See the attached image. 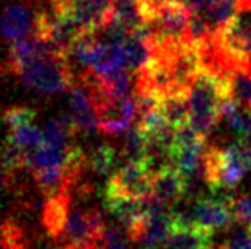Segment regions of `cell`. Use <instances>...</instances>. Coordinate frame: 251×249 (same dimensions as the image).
Here are the masks:
<instances>
[{
  "instance_id": "1",
  "label": "cell",
  "mask_w": 251,
  "mask_h": 249,
  "mask_svg": "<svg viewBox=\"0 0 251 249\" xmlns=\"http://www.w3.org/2000/svg\"><path fill=\"white\" fill-rule=\"evenodd\" d=\"M251 170V143L237 140L226 148L207 146L202 156V176L211 192L232 189Z\"/></svg>"
},
{
  "instance_id": "2",
  "label": "cell",
  "mask_w": 251,
  "mask_h": 249,
  "mask_svg": "<svg viewBox=\"0 0 251 249\" xmlns=\"http://www.w3.org/2000/svg\"><path fill=\"white\" fill-rule=\"evenodd\" d=\"M189 124L203 140L221 119V107L226 99H230L224 76L202 68L189 89Z\"/></svg>"
},
{
  "instance_id": "3",
  "label": "cell",
  "mask_w": 251,
  "mask_h": 249,
  "mask_svg": "<svg viewBox=\"0 0 251 249\" xmlns=\"http://www.w3.org/2000/svg\"><path fill=\"white\" fill-rule=\"evenodd\" d=\"M21 83L30 91L43 95L59 94L72 88L74 71L67 56L50 54L37 59L18 73Z\"/></svg>"
},
{
  "instance_id": "4",
  "label": "cell",
  "mask_w": 251,
  "mask_h": 249,
  "mask_svg": "<svg viewBox=\"0 0 251 249\" xmlns=\"http://www.w3.org/2000/svg\"><path fill=\"white\" fill-rule=\"evenodd\" d=\"M148 162L130 163L118 168L110 176L105 195H121L138 200H148L153 195V175Z\"/></svg>"
},
{
  "instance_id": "5",
  "label": "cell",
  "mask_w": 251,
  "mask_h": 249,
  "mask_svg": "<svg viewBox=\"0 0 251 249\" xmlns=\"http://www.w3.org/2000/svg\"><path fill=\"white\" fill-rule=\"evenodd\" d=\"M50 10L69 15L83 34H96L111 18V0H50Z\"/></svg>"
},
{
  "instance_id": "6",
  "label": "cell",
  "mask_w": 251,
  "mask_h": 249,
  "mask_svg": "<svg viewBox=\"0 0 251 249\" xmlns=\"http://www.w3.org/2000/svg\"><path fill=\"white\" fill-rule=\"evenodd\" d=\"M70 116L74 119L76 132L94 134L99 130V116L96 111L94 94L83 78H78L76 86L70 88L69 97Z\"/></svg>"
},
{
  "instance_id": "7",
  "label": "cell",
  "mask_w": 251,
  "mask_h": 249,
  "mask_svg": "<svg viewBox=\"0 0 251 249\" xmlns=\"http://www.w3.org/2000/svg\"><path fill=\"white\" fill-rule=\"evenodd\" d=\"M234 199L220 197V199H199L196 202L193 214V224L205 228L208 232L218 230V228H226L232 224L234 213H232Z\"/></svg>"
},
{
  "instance_id": "8",
  "label": "cell",
  "mask_w": 251,
  "mask_h": 249,
  "mask_svg": "<svg viewBox=\"0 0 251 249\" xmlns=\"http://www.w3.org/2000/svg\"><path fill=\"white\" fill-rule=\"evenodd\" d=\"M38 15L29 5L23 2H11L5 6L2 16V32L10 45L25 37H30L37 30Z\"/></svg>"
},
{
  "instance_id": "9",
  "label": "cell",
  "mask_w": 251,
  "mask_h": 249,
  "mask_svg": "<svg viewBox=\"0 0 251 249\" xmlns=\"http://www.w3.org/2000/svg\"><path fill=\"white\" fill-rule=\"evenodd\" d=\"M186 195V181L178 170L166 163L153 175V197L154 200L172 206Z\"/></svg>"
},
{
  "instance_id": "10",
  "label": "cell",
  "mask_w": 251,
  "mask_h": 249,
  "mask_svg": "<svg viewBox=\"0 0 251 249\" xmlns=\"http://www.w3.org/2000/svg\"><path fill=\"white\" fill-rule=\"evenodd\" d=\"M224 80L229 97L240 107L251 110V67L248 62L227 64L224 68Z\"/></svg>"
},
{
  "instance_id": "11",
  "label": "cell",
  "mask_w": 251,
  "mask_h": 249,
  "mask_svg": "<svg viewBox=\"0 0 251 249\" xmlns=\"http://www.w3.org/2000/svg\"><path fill=\"white\" fill-rule=\"evenodd\" d=\"M211 235H213V232H208L205 228H201L197 226H189V224H181V222L176 221V214H175L174 230H172L164 248L166 249H205L211 246Z\"/></svg>"
},
{
  "instance_id": "12",
  "label": "cell",
  "mask_w": 251,
  "mask_h": 249,
  "mask_svg": "<svg viewBox=\"0 0 251 249\" xmlns=\"http://www.w3.org/2000/svg\"><path fill=\"white\" fill-rule=\"evenodd\" d=\"M111 15L129 34L147 25L143 0H111Z\"/></svg>"
},
{
  "instance_id": "13",
  "label": "cell",
  "mask_w": 251,
  "mask_h": 249,
  "mask_svg": "<svg viewBox=\"0 0 251 249\" xmlns=\"http://www.w3.org/2000/svg\"><path fill=\"white\" fill-rule=\"evenodd\" d=\"M161 111L172 129L188 126L191 121V108L188 94H169L162 99Z\"/></svg>"
},
{
  "instance_id": "14",
  "label": "cell",
  "mask_w": 251,
  "mask_h": 249,
  "mask_svg": "<svg viewBox=\"0 0 251 249\" xmlns=\"http://www.w3.org/2000/svg\"><path fill=\"white\" fill-rule=\"evenodd\" d=\"M123 157H126L130 163H150V143L137 126L132 127L129 132L124 134L123 141Z\"/></svg>"
},
{
  "instance_id": "15",
  "label": "cell",
  "mask_w": 251,
  "mask_h": 249,
  "mask_svg": "<svg viewBox=\"0 0 251 249\" xmlns=\"http://www.w3.org/2000/svg\"><path fill=\"white\" fill-rule=\"evenodd\" d=\"M3 181L5 184H10L11 180H15L16 173L21 168H25V153L19 148L10 136H6L3 143Z\"/></svg>"
},
{
  "instance_id": "16",
  "label": "cell",
  "mask_w": 251,
  "mask_h": 249,
  "mask_svg": "<svg viewBox=\"0 0 251 249\" xmlns=\"http://www.w3.org/2000/svg\"><path fill=\"white\" fill-rule=\"evenodd\" d=\"M10 138L21 148L25 154H30L45 145L43 140V127H38L35 122L25 124L16 130L10 132Z\"/></svg>"
},
{
  "instance_id": "17",
  "label": "cell",
  "mask_w": 251,
  "mask_h": 249,
  "mask_svg": "<svg viewBox=\"0 0 251 249\" xmlns=\"http://www.w3.org/2000/svg\"><path fill=\"white\" fill-rule=\"evenodd\" d=\"M88 165L92 172L97 175H113L115 165H116V153L115 149L108 145H100L91 151L88 156Z\"/></svg>"
},
{
  "instance_id": "18",
  "label": "cell",
  "mask_w": 251,
  "mask_h": 249,
  "mask_svg": "<svg viewBox=\"0 0 251 249\" xmlns=\"http://www.w3.org/2000/svg\"><path fill=\"white\" fill-rule=\"evenodd\" d=\"M35 116H37V113L32 108L13 107V108H8L5 111L3 119H5V124H6V127H8V130H10V132H13V130L25 126V124L34 122Z\"/></svg>"
},
{
  "instance_id": "19",
  "label": "cell",
  "mask_w": 251,
  "mask_h": 249,
  "mask_svg": "<svg viewBox=\"0 0 251 249\" xmlns=\"http://www.w3.org/2000/svg\"><path fill=\"white\" fill-rule=\"evenodd\" d=\"M127 233L123 232L120 227L107 226L102 235L100 249H129L127 245Z\"/></svg>"
},
{
  "instance_id": "20",
  "label": "cell",
  "mask_w": 251,
  "mask_h": 249,
  "mask_svg": "<svg viewBox=\"0 0 251 249\" xmlns=\"http://www.w3.org/2000/svg\"><path fill=\"white\" fill-rule=\"evenodd\" d=\"M232 213L237 222L251 226V195L235 199L232 203Z\"/></svg>"
},
{
  "instance_id": "21",
  "label": "cell",
  "mask_w": 251,
  "mask_h": 249,
  "mask_svg": "<svg viewBox=\"0 0 251 249\" xmlns=\"http://www.w3.org/2000/svg\"><path fill=\"white\" fill-rule=\"evenodd\" d=\"M216 2H218V0H184V3L189 6L191 11L205 10V8H208V6H211Z\"/></svg>"
},
{
  "instance_id": "22",
  "label": "cell",
  "mask_w": 251,
  "mask_h": 249,
  "mask_svg": "<svg viewBox=\"0 0 251 249\" xmlns=\"http://www.w3.org/2000/svg\"><path fill=\"white\" fill-rule=\"evenodd\" d=\"M248 64H250V67H251V48L248 51Z\"/></svg>"
},
{
  "instance_id": "23",
  "label": "cell",
  "mask_w": 251,
  "mask_h": 249,
  "mask_svg": "<svg viewBox=\"0 0 251 249\" xmlns=\"http://www.w3.org/2000/svg\"><path fill=\"white\" fill-rule=\"evenodd\" d=\"M151 249H166L164 246H159V248H151Z\"/></svg>"
},
{
  "instance_id": "24",
  "label": "cell",
  "mask_w": 251,
  "mask_h": 249,
  "mask_svg": "<svg viewBox=\"0 0 251 249\" xmlns=\"http://www.w3.org/2000/svg\"><path fill=\"white\" fill-rule=\"evenodd\" d=\"M248 233H250V235H251V226H250V227H248Z\"/></svg>"
},
{
  "instance_id": "25",
  "label": "cell",
  "mask_w": 251,
  "mask_h": 249,
  "mask_svg": "<svg viewBox=\"0 0 251 249\" xmlns=\"http://www.w3.org/2000/svg\"><path fill=\"white\" fill-rule=\"evenodd\" d=\"M64 249H67V248H64Z\"/></svg>"
}]
</instances>
